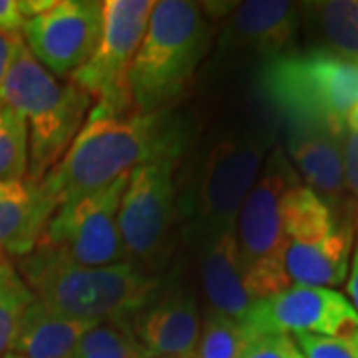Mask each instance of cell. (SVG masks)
Instances as JSON below:
<instances>
[{
    "label": "cell",
    "mask_w": 358,
    "mask_h": 358,
    "mask_svg": "<svg viewBox=\"0 0 358 358\" xmlns=\"http://www.w3.org/2000/svg\"><path fill=\"white\" fill-rule=\"evenodd\" d=\"M176 159L166 155L131 169L120 201L117 227L126 259L141 271L159 267L171 251L179 215Z\"/></svg>",
    "instance_id": "cell-8"
},
{
    "label": "cell",
    "mask_w": 358,
    "mask_h": 358,
    "mask_svg": "<svg viewBox=\"0 0 358 358\" xmlns=\"http://www.w3.org/2000/svg\"><path fill=\"white\" fill-rule=\"evenodd\" d=\"M333 209L303 181L291 185L281 199V225L289 243H310L327 237L341 223ZM352 221V219H350Z\"/></svg>",
    "instance_id": "cell-21"
},
{
    "label": "cell",
    "mask_w": 358,
    "mask_h": 358,
    "mask_svg": "<svg viewBox=\"0 0 358 358\" xmlns=\"http://www.w3.org/2000/svg\"><path fill=\"white\" fill-rule=\"evenodd\" d=\"M185 138L183 124L167 110L122 115L90 112L70 150L40 181V189L58 209L141 164L166 155L179 157Z\"/></svg>",
    "instance_id": "cell-1"
},
{
    "label": "cell",
    "mask_w": 358,
    "mask_h": 358,
    "mask_svg": "<svg viewBox=\"0 0 358 358\" xmlns=\"http://www.w3.org/2000/svg\"><path fill=\"white\" fill-rule=\"evenodd\" d=\"M243 322L259 334L336 336L358 329V313L336 289L291 285L253 303Z\"/></svg>",
    "instance_id": "cell-12"
},
{
    "label": "cell",
    "mask_w": 358,
    "mask_h": 358,
    "mask_svg": "<svg viewBox=\"0 0 358 358\" xmlns=\"http://www.w3.org/2000/svg\"><path fill=\"white\" fill-rule=\"evenodd\" d=\"M241 358H305L291 334H259Z\"/></svg>",
    "instance_id": "cell-27"
},
{
    "label": "cell",
    "mask_w": 358,
    "mask_h": 358,
    "mask_svg": "<svg viewBox=\"0 0 358 358\" xmlns=\"http://www.w3.org/2000/svg\"><path fill=\"white\" fill-rule=\"evenodd\" d=\"M22 34H0V108H2V86H4V80H6V72H8V66H10V58H13V50L16 40L20 38Z\"/></svg>",
    "instance_id": "cell-31"
},
{
    "label": "cell",
    "mask_w": 358,
    "mask_h": 358,
    "mask_svg": "<svg viewBox=\"0 0 358 358\" xmlns=\"http://www.w3.org/2000/svg\"><path fill=\"white\" fill-rule=\"evenodd\" d=\"M6 358H13V355H8V357H6Z\"/></svg>",
    "instance_id": "cell-34"
},
{
    "label": "cell",
    "mask_w": 358,
    "mask_h": 358,
    "mask_svg": "<svg viewBox=\"0 0 358 358\" xmlns=\"http://www.w3.org/2000/svg\"><path fill=\"white\" fill-rule=\"evenodd\" d=\"M345 128L322 122L287 124V157L299 179L333 209L350 219L345 187ZM355 223V221H352Z\"/></svg>",
    "instance_id": "cell-13"
},
{
    "label": "cell",
    "mask_w": 358,
    "mask_h": 358,
    "mask_svg": "<svg viewBox=\"0 0 358 358\" xmlns=\"http://www.w3.org/2000/svg\"><path fill=\"white\" fill-rule=\"evenodd\" d=\"M102 26L100 0H54L46 13L26 20L22 40L40 66L64 80L92 58Z\"/></svg>",
    "instance_id": "cell-11"
},
{
    "label": "cell",
    "mask_w": 358,
    "mask_h": 358,
    "mask_svg": "<svg viewBox=\"0 0 358 358\" xmlns=\"http://www.w3.org/2000/svg\"><path fill=\"white\" fill-rule=\"evenodd\" d=\"M28 176V128L22 115L0 108V183Z\"/></svg>",
    "instance_id": "cell-25"
},
{
    "label": "cell",
    "mask_w": 358,
    "mask_h": 358,
    "mask_svg": "<svg viewBox=\"0 0 358 358\" xmlns=\"http://www.w3.org/2000/svg\"><path fill=\"white\" fill-rule=\"evenodd\" d=\"M346 293L348 301L352 303V307L358 313V217L355 219V247H352V257H350V271H348V279H346Z\"/></svg>",
    "instance_id": "cell-30"
},
{
    "label": "cell",
    "mask_w": 358,
    "mask_h": 358,
    "mask_svg": "<svg viewBox=\"0 0 358 358\" xmlns=\"http://www.w3.org/2000/svg\"><path fill=\"white\" fill-rule=\"evenodd\" d=\"M56 205L30 179L0 183V255L22 259L40 243Z\"/></svg>",
    "instance_id": "cell-16"
},
{
    "label": "cell",
    "mask_w": 358,
    "mask_h": 358,
    "mask_svg": "<svg viewBox=\"0 0 358 358\" xmlns=\"http://www.w3.org/2000/svg\"><path fill=\"white\" fill-rule=\"evenodd\" d=\"M154 0H106L100 42L86 64L76 70L70 82L94 102L90 112L131 114L129 68L140 48L143 32L154 10Z\"/></svg>",
    "instance_id": "cell-9"
},
{
    "label": "cell",
    "mask_w": 358,
    "mask_h": 358,
    "mask_svg": "<svg viewBox=\"0 0 358 358\" xmlns=\"http://www.w3.org/2000/svg\"><path fill=\"white\" fill-rule=\"evenodd\" d=\"M355 247V223L343 219L327 237L310 243H289L285 271L291 285L333 289L348 279Z\"/></svg>",
    "instance_id": "cell-17"
},
{
    "label": "cell",
    "mask_w": 358,
    "mask_h": 358,
    "mask_svg": "<svg viewBox=\"0 0 358 358\" xmlns=\"http://www.w3.org/2000/svg\"><path fill=\"white\" fill-rule=\"evenodd\" d=\"M129 173L58 207L38 245L50 247L60 257L86 267L126 263L117 211Z\"/></svg>",
    "instance_id": "cell-10"
},
{
    "label": "cell",
    "mask_w": 358,
    "mask_h": 358,
    "mask_svg": "<svg viewBox=\"0 0 358 358\" xmlns=\"http://www.w3.org/2000/svg\"><path fill=\"white\" fill-rule=\"evenodd\" d=\"M301 28L308 30L310 48L358 62V0L301 2Z\"/></svg>",
    "instance_id": "cell-20"
},
{
    "label": "cell",
    "mask_w": 358,
    "mask_h": 358,
    "mask_svg": "<svg viewBox=\"0 0 358 358\" xmlns=\"http://www.w3.org/2000/svg\"><path fill=\"white\" fill-rule=\"evenodd\" d=\"M296 181L301 179L285 150L275 145L239 209L235 243L255 303L291 287L285 271L289 241L282 233L281 199Z\"/></svg>",
    "instance_id": "cell-7"
},
{
    "label": "cell",
    "mask_w": 358,
    "mask_h": 358,
    "mask_svg": "<svg viewBox=\"0 0 358 358\" xmlns=\"http://www.w3.org/2000/svg\"><path fill=\"white\" fill-rule=\"evenodd\" d=\"M98 322L68 319L42 303L26 308L10 355L14 358H72L78 343Z\"/></svg>",
    "instance_id": "cell-19"
},
{
    "label": "cell",
    "mask_w": 358,
    "mask_h": 358,
    "mask_svg": "<svg viewBox=\"0 0 358 358\" xmlns=\"http://www.w3.org/2000/svg\"><path fill=\"white\" fill-rule=\"evenodd\" d=\"M271 150L273 136L265 129H251L219 140L207 152L193 185L178 201L187 231L201 245L235 233L239 209Z\"/></svg>",
    "instance_id": "cell-6"
},
{
    "label": "cell",
    "mask_w": 358,
    "mask_h": 358,
    "mask_svg": "<svg viewBox=\"0 0 358 358\" xmlns=\"http://www.w3.org/2000/svg\"><path fill=\"white\" fill-rule=\"evenodd\" d=\"M72 358H74V357H72Z\"/></svg>",
    "instance_id": "cell-35"
},
{
    "label": "cell",
    "mask_w": 358,
    "mask_h": 358,
    "mask_svg": "<svg viewBox=\"0 0 358 358\" xmlns=\"http://www.w3.org/2000/svg\"><path fill=\"white\" fill-rule=\"evenodd\" d=\"M257 336L259 333L243 320L207 310L193 358H241Z\"/></svg>",
    "instance_id": "cell-22"
},
{
    "label": "cell",
    "mask_w": 358,
    "mask_h": 358,
    "mask_svg": "<svg viewBox=\"0 0 358 358\" xmlns=\"http://www.w3.org/2000/svg\"><path fill=\"white\" fill-rule=\"evenodd\" d=\"M74 358H150L148 350L122 322H98L84 334Z\"/></svg>",
    "instance_id": "cell-24"
},
{
    "label": "cell",
    "mask_w": 358,
    "mask_h": 358,
    "mask_svg": "<svg viewBox=\"0 0 358 358\" xmlns=\"http://www.w3.org/2000/svg\"><path fill=\"white\" fill-rule=\"evenodd\" d=\"M305 358H358V329L336 336L293 334Z\"/></svg>",
    "instance_id": "cell-26"
},
{
    "label": "cell",
    "mask_w": 358,
    "mask_h": 358,
    "mask_svg": "<svg viewBox=\"0 0 358 358\" xmlns=\"http://www.w3.org/2000/svg\"><path fill=\"white\" fill-rule=\"evenodd\" d=\"M2 261H4V259H2V255H0V263H2Z\"/></svg>",
    "instance_id": "cell-33"
},
{
    "label": "cell",
    "mask_w": 358,
    "mask_h": 358,
    "mask_svg": "<svg viewBox=\"0 0 358 358\" xmlns=\"http://www.w3.org/2000/svg\"><path fill=\"white\" fill-rule=\"evenodd\" d=\"M34 303V294L10 261L0 263V358L13 350L24 310Z\"/></svg>",
    "instance_id": "cell-23"
},
{
    "label": "cell",
    "mask_w": 358,
    "mask_h": 358,
    "mask_svg": "<svg viewBox=\"0 0 358 358\" xmlns=\"http://www.w3.org/2000/svg\"><path fill=\"white\" fill-rule=\"evenodd\" d=\"M13 358H14V357H13Z\"/></svg>",
    "instance_id": "cell-36"
},
{
    "label": "cell",
    "mask_w": 358,
    "mask_h": 358,
    "mask_svg": "<svg viewBox=\"0 0 358 358\" xmlns=\"http://www.w3.org/2000/svg\"><path fill=\"white\" fill-rule=\"evenodd\" d=\"M24 22L20 0H0V34H22Z\"/></svg>",
    "instance_id": "cell-29"
},
{
    "label": "cell",
    "mask_w": 358,
    "mask_h": 358,
    "mask_svg": "<svg viewBox=\"0 0 358 358\" xmlns=\"http://www.w3.org/2000/svg\"><path fill=\"white\" fill-rule=\"evenodd\" d=\"M150 358H169V357H150Z\"/></svg>",
    "instance_id": "cell-32"
},
{
    "label": "cell",
    "mask_w": 358,
    "mask_h": 358,
    "mask_svg": "<svg viewBox=\"0 0 358 358\" xmlns=\"http://www.w3.org/2000/svg\"><path fill=\"white\" fill-rule=\"evenodd\" d=\"M16 271L34 299L52 313L88 322L126 324L159 291V281L129 261L110 267H86L44 245H36L32 253L18 259Z\"/></svg>",
    "instance_id": "cell-2"
},
{
    "label": "cell",
    "mask_w": 358,
    "mask_h": 358,
    "mask_svg": "<svg viewBox=\"0 0 358 358\" xmlns=\"http://www.w3.org/2000/svg\"><path fill=\"white\" fill-rule=\"evenodd\" d=\"M345 187L348 199V213L355 221L358 217V131L345 129Z\"/></svg>",
    "instance_id": "cell-28"
},
{
    "label": "cell",
    "mask_w": 358,
    "mask_h": 358,
    "mask_svg": "<svg viewBox=\"0 0 358 358\" xmlns=\"http://www.w3.org/2000/svg\"><path fill=\"white\" fill-rule=\"evenodd\" d=\"M301 32V2L247 0L235 4L219 38L221 56H259L267 60L294 48ZM261 60V62H263Z\"/></svg>",
    "instance_id": "cell-14"
},
{
    "label": "cell",
    "mask_w": 358,
    "mask_h": 358,
    "mask_svg": "<svg viewBox=\"0 0 358 358\" xmlns=\"http://www.w3.org/2000/svg\"><path fill=\"white\" fill-rule=\"evenodd\" d=\"M209 42L211 26L201 4L187 0L155 2L129 68L134 110L155 114L178 102L209 50Z\"/></svg>",
    "instance_id": "cell-3"
},
{
    "label": "cell",
    "mask_w": 358,
    "mask_h": 358,
    "mask_svg": "<svg viewBox=\"0 0 358 358\" xmlns=\"http://www.w3.org/2000/svg\"><path fill=\"white\" fill-rule=\"evenodd\" d=\"M2 106L24 117L28 128V176L40 183L70 150L92 100L72 82L52 76L28 52L22 36L16 40L2 86Z\"/></svg>",
    "instance_id": "cell-4"
},
{
    "label": "cell",
    "mask_w": 358,
    "mask_h": 358,
    "mask_svg": "<svg viewBox=\"0 0 358 358\" xmlns=\"http://www.w3.org/2000/svg\"><path fill=\"white\" fill-rule=\"evenodd\" d=\"M201 285L209 310L243 320L255 303L247 289V277L235 243V233H225L201 245Z\"/></svg>",
    "instance_id": "cell-18"
},
{
    "label": "cell",
    "mask_w": 358,
    "mask_h": 358,
    "mask_svg": "<svg viewBox=\"0 0 358 358\" xmlns=\"http://www.w3.org/2000/svg\"><path fill=\"white\" fill-rule=\"evenodd\" d=\"M263 100L289 122H322L345 128L358 103V62L322 48L282 52L257 70Z\"/></svg>",
    "instance_id": "cell-5"
},
{
    "label": "cell",
    "mask_w": 358,
    "mask_h": 358,
    "mask_svg": "<svg viewBox=\"0 0 358 358\" xmlns=\"http://www.w3.org/2000/svg\"><path fill=\"white\" fill-rule=\"evenodd\" d=\"M199 333V307L185 291L155 296L136 319V338L150 357L193 358Z\"/></svg>",
    "instance_id": "cell-15"
}]
</instances>
